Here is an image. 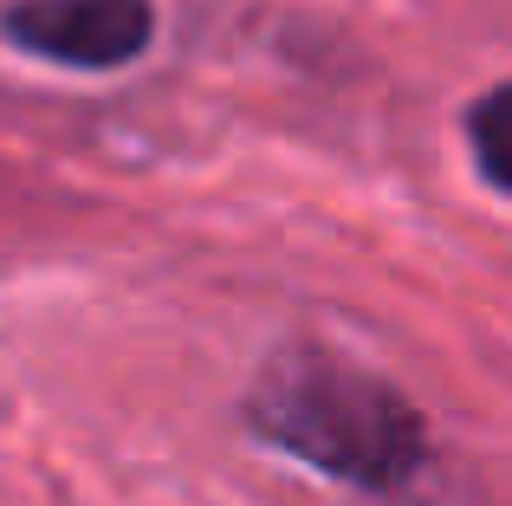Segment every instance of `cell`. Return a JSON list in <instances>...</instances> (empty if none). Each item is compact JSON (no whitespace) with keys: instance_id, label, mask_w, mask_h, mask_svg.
I'll list each match as a JSON object with an SVG mask.
<instances>
[{"instance_id":"2","label":"cell","mask_w":512,"mask_h":506,"mask_svg":"<svg viewBox=\"0 0 512 506\" xmlns=\"http://www.w3.org/2000/svg\"><path fill=\"white\" fill-rule=\"evenodd\" d=\"M0 33L26 59L65 65V72H124L150 52L156 7L150 0H13Z\"/></svg>"},{"instance_id":"3","label":"cell","mask_w":512,"mask_h":506,"mask_svg":"<svg viewBox=\"0 0 512 506\" xmlns=\"http://www.w3.org/2000/svg\"><path fill=\"white\" fill-rule=\"evenodd\" d=\"M467 150H474L480 182L512 195V78L467 104Z\"/></svg>"},{"instance_id":"1","label":"cell","mask_w":512,"mask_h":506,"mask_svg":"<svg viewBox=\"0 0 512 506\" xmlns=\"http://www.w3.org/2000/svg\"><path fill=\"white\" fill-rule=\"evenodd\" d=\"M247 429L266 448L357 487V494H409L428 468V416L389 377L350 364L325 344H292L253 377Z\"/></svg>"}]
</instances>
